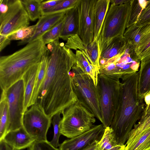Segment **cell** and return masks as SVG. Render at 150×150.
Segmentation results:
<instances>
[{
    "label": "cell",
    "instance_id": "obj_30",
    "mask_svg": "<svg viewBox=\"0 0 150 150\" xmlns=\"http://www.w3.org/2000/svg\"><path fill=\"white\" fill-rule=\"evenodd\" d=\"M79 0H62L54 7L42 10V16L65 12L76 6Z\"/></svg>",
    "mask_w": 150,
    "mask_h": 150
},
{
    "label": "cell",
    "instance_id": "obj_34",
    "mask_svg": "<svg viewBox=\"0 0 150 150\" xmlns=\"http://www.w3.org/2000/svg\"><path fill=\"white\" fill-rule=\"evenodd\" d=\"M150 47V31L140 40L139 44L135 48V52L139 59L141 55Z\"/></svg>",
    "mask_w": 150,
    "mask_h": 150
},
{
    "label": "cell",
    "instance_id": "obj_38",
    "mask_svg": "<svg viewBox=\"0 0 150 150\" xmlns=\"http://www.w3.org/2000/svg\"><path fill=\"white\" fill-rule=\"evenodd\" d=\"M0 17L5 15L8 8V0H0Z\"/></svg>",
    "mask_w": 150,
    "mask_h": 150
},
{
    "label": "cell",
    "instance_id": "obj_41",
    "mask_svg": "<svg viewBox=\"0 0 150 150\" xmlns=\"http://www.w3.org/2000/svg\"><path fill=\"white\" fill-rule=\"evenodd\" d=\"M139 59L141 62H144L150 59V47L141 55Z\"/></svg>",
    "mask_w": 150,
    "mask_h": 150
},
{
    "label": "cell",
    "instance_id": "obj_17",
    "mask_svg": "<svg viewBox=\"0 0 150 150\" xmlns=\"http://www.w3.org/2000/svg\"><path fill=\"white\" fill-rule=\"evenodd\" d=\"M79 31V16L77 5L66 12L59 38L67 41L70 37L78 35Z\"/></svg>",
    "mask_w": 150,
    "mask_h": 150
},
{
    "label": "cell",
    "instance_id": "obj_21",
    "mask_svg": "<svg viewBox=\"0 0 150 150\" xmlns=\"http://www.w3.org/2000/svg\"><path fill=\"white\" fill-rule=\"evenodd\" d=\"M126 28L123 36L127 43L135 48L140 40L150 31V22L138 26L133 24Z\"/></svg>",
    "mask_w": 150,
    "mask_h": 150
},
{
    "label": "cell",
    "instance_id": "obj_40",
    "mask_svg": "<svg viewBox=\"0 0 150 150\" xmlns=\"http://www.w3.org/2000/svg\"><path fill=\"white\" fill-rule=\"evenodd\" d=\"M10 41L7 36L0 35V51L1 52L10 43Z\"/></svg>",
    "mask_w": 150,
    "mask_h": 150
},
{
    "label": "cell",
    "instance_id": "obj_32",
    "mask_svg": "<svg viewBox=\"0 0 150 150\" xmlns=\"http://www.w3.org/2000/svg\"><path fill=\"white\" fill-rule=\"evenodd\" d=\"M36 24L22 28L8 35L7 38L10 41L20 40L23 41L32 36L35 33Z\"/></svg>",
    "mask_w": 150,
    "mask_h": 150
},
{
    "label": "cell",
    "instance_id": "obj_8",
    "mask_svg": "<svg viewBox=\"0 0 150 150\" xmlns=\"http://www.w3.org/2000/svg\"><path fill=\"white\" fill-rule=\"evenodd\" d=\"M2 91L4 93L8 107L9 121L6 133L23 127L25 100L23 79L19 80Z\"/></svg>",
    "mask_w": 150,
    "mask_h": 150
},
{
    "label": "cell",
    "instance_id": "obj_18",
    "mask_svg": "<svg viewBox=\"0 0 150 150\" xmlns=\"http://www.w3.org/2000/svg\"><path fill=\"white\" fill-rule=\"evenodd\" d=\"M40 63V62L30 67L25 73L22 78L24 83V112L30 106L31 99Z\"/></svg>",
    "mask_w": 150,
    "mask_h": 150
},
{
    "label": "cell",
    "instance_id": "obj_23",
    "mask_svg": "<svg viewBox=\"0 0 150 150\" xmlns=\"http://www.w3.org/2000/svg\"><path fill=\"white\" fill-rule=\"evenodd\" d=\"M100 150H115L125 148V145L119 144L110 127L104 128L102 136L98 142Z\"/></svg>",
    "mask_w": 150,
    "mask_h": 150
},
{
    "label": "cell",
    "instance_id": "obj_14",
    "mask_svg": "<svg viewBox=\"0 0 150 150\" xmlns=\"http://www.w3.org/2000/svg\"><path fill=\"white\" fill-rule=\"evenodd\" d=\"M48 15H42L36 24V28L34 34L29 38L19 41L18 45H22L41 38L63 18L66 12Z\"/></svg>",
    "mask_w": 150,
    "mask_h": 150
},
{
    "label": "cell",
    "instance_id": "obj_15",
    "mask_svg": "<svg viewBox=\"0 0 150 150\" xmlns=\"http://www.w3.org/2000/svg\"><path fill=\"white\" fill-rule=\"evenodd\" d=\"M2 140L14 150H21L28 148L35 141L23 127L7 132Z\"/></svg>",
    "mask_w": 150,
    "mask_h": 150
},
{
    "label": "cell",
    "instance_id": "obj_24",
    "mask_svg": "<svg viewBox=\"0 0 150 150\" xmlns=\"http://www.w3.org/2000/svg\"><path fill=\"white\" fill-rule=\"evenodd\" d=\"M48 58L47 49L43 55L40 63L32 96L30 106L36 103L39 89L44 80L47 70Z\"/></svg>",
    "mask_w": 150,
    "mask_h": 150
},
{
    "label": "cell",
    "instance_id": "obj_36",
    "mask_svg": "<svg viewBox=\"0 0 150 150\" xmlns=\"http://www.w3.org/2000/svg\"><path fill=\"white\" fill-rule=\"evenodd\" d=\"M150 22V0H147L146 5L142 11L136 23V26H140Z\"/></svg>",
    "mask_w": 150,
    "mask_h": 150
},
{
    "label": "cell",
    "instance_id": "obj_25",
    "mask_svg": "<svg viewBox=\"0 0 150 150\" xmlns=\"http://www.w3.org/2000/svg\"><path fill=\"white\" fill-rule=\"evenodd\" d=\"M8 102L4 93L2 91L0 102V141L6 134L9 121Z\"/></svg>",
    "mask_w": 150,
    "mask_h": 150
},
{
    "label": "cell",
    "instance_id": "obj_44",
    "mask_svg": "<svg viewBox=\"0 0 150 150\" xmlns=\"http://www.w3.org/2000/svg\"><path fill=\"white\" fill-rule=\"evenodd\" d=\"M125 147L121 149H117V150H125Z\"/></svg>",
    "mask_w": 150,
    "mask_h": 150
},
{
    "label": "cell",
    "instance_id": "obj_26",
    "mask_svg": "<svg viewBox=\"0 0 150 150\" xmlns=\"http://www.w3.org/2000/svg\"><path fill=\"white\" fill-rule=\"evenodd\" d=\"M147 0H130L126 28L135 24L143 10L145 7Z\"/></svg>",
    "mask_w": 150,
    "mask_h": 150
},
{
    "label": "cell",
    "instance_id": "obj_37",
    "mask_svg": "<svg viewBox=\"0 0 150 150\" xmlns=\"http://www.w3.org/2000/svg\"><path fill=\"white\" fill-rule=\"evenodd\" d=\"M62 0H53L44 1L41 3V8L42 10L51 8L61 2Z\"/></svg>",
    "mask_w": 150,
    "mask_h": 150
},
{
    "label": "cell",
    "instance_id": "obj_9",
    "mask_svg": "<svg viewBox=\"0 0 150 150\" xmlns=\"http://www.w3.org/2000/svg\"><path fill=\"white\" fill-rule=\"evenodd\" d=\"M30 107L24 113L23 127L35 141L47 140L52 118L38 103H36Z\"/></svg>",
    "mask_w": 150,
    "mask_h": 150
},
{
    "label": "cell",
    "instance_id": "obj_2",
    "mask_svg": "<svg viewBox=\"0 0 150 150\" xmlns=\"http://www.w3.org/2000/svg\"><path fill=\"white\" fill-rule=\"evenodd\" d=\"M138 77L137 71L121 79L118 105L110 127L118 143L122 145L127 141L145 107L144 100L139 94Z\"/></svg>",
    "mask_w": 150,
    "mask_h": 150
},
{
    "label": "cell",
    "instance_id": "obj_42",
    "mask_svg": "<svg viewBox=\"0 0 150 150\" xmlns=\"http://www.w3.org/2000/svg\"><path fill=\"white\" fill-rule=\"evenodd\" d=\"M96 140L91 144L81 150H100L98 142Z\"/></svg>",
    "mask_w": 150,
    "mask_h": 150
},
{
    "label": "cell",
    "instance_id": "obj_27",
    "mask_svg": "<svg viewBox=\"0 0 150 150\" xmlns=\"http://www.w3.org/2000/svg\"><path fill=\"white\" fill-rule=\"evenodd\" d=\"M138 123L131 132L126 145H130L144 131L150 127V113L142 115Z\"/></svg>",
    "mask_w": 150,
    "mask_h": 150
},
{
    "label": "cell",
    "instance_id": "obj_29",
    "mask_svg": "<svg viewBox=\"0 0 150 150\" xmlns=\"http://www.w3.org/2000/svg\"><path fill=\"white\" fill-rule=\"evenodd\" d=\"M150 150V127L146 129L132 143L126 146L125 150Z\"/></svg>",
    "mask_w": 150,
    "mask_h": 150
},
{
    "label": "cell",
    "instance_id": "obj_35",
    "mask_svg": "<svg viewBox=\"0 0 150 150\" xmlns=\"http://www.w3.org/2000/svg\"><path fill=\"white\" fill-rule=\"evenodd\" d=\"M28 148V150H59L47 140L35 141Z\"/></svg>",
    "mask_w": 150,
    "mask_h": 150
},
{
    "label": "cell",
    "instance_id": "obj_43",
    "mask_svg": "<svg viewBox=\"0 0 150 150\" xmlns=\"http://www.w3.org/2000/svg\"><path fill=\"white\" fill-rule=\"evenodd\" d=\"M129 0H110V3L115 5H120L125 4Z\"/></svg>",
    "mask_w": 150,
    "mask_h": 150
},
{
    "label": "cell",
    "instance_id": "obj_1",
    "mask_svg": "<svg viewBox=\"0 0 150 150\" xmlns=\"http://www.w3.org/2000/svg\"><path fill=\"white\" fill-rule=\"evenodd\" d=\"M47 70L36 103L52 118L59 112L62 114L77 101L70 74L76 57V54L59 39L47 44Z\"/></svg>",
    "mask_w": 150,
    "mask_h": 150
},
{
    "label": "cell",
    "instance_id": "obj_19",
    "mask_svg": "<svg viewBox=\"0 0 150 150\" xmlns=\"http://www.w3.org/2000/svg\"><path fill=\"white\" fill-rule=\"evenodd\" d=\"M110 0H96L93 11V41L98 40Z\"/></svg>",
    "mask_w": 150,
    "mask_h": 150
},
{
    "label": "cell",
    "instance_id": "obj_11",
    "mask_svg": "<svg viewBox=\"0 0 150 150\" xmlns=\"http://www.w3.org/2000/svg\"><path fill=\"white\" fill-rule=\"evenodd\" d=\"M96 0H79L77 6L79 16L78 35L86 45L93 41V11Z\"/></svg>",
    "mask_w": 150,
    "mask_h": 150
},
{
    "label": "cell",
    "instance_id": "obj_13",
    "mask_svg": "<svg viewBox=\"0 0 150 150\" xmlns=\"http://www.w3.org/2000/svg\"><path fill=\"white\" fill-rule=\"evenodd\" d=\"M67 48L79 50L88 58L93 65L100 69V52L98 40H96L88 45L85 44L78 34L69 38L65 45Z\"/></svg>",
    "mask_w": 150,
    "mask_h": 150
},
{
    "label": "cell",
    "instance_id": "obj_33",
    "mask_svg": "<svg viewBox=\"0 0 150 150\" xmlns=\"http://www.w3.org/2000/svg\"><path fill=\"white\" fill-rule=\"evenodd\" d=\"M62 114L61 112H59L52 117V123L54 129V135L52 139L50 142L52 145L55 148L59 147L60 144L59 142V139L60 135V125L62 119L61 115Z\"/></svg>",
    "mask_w": 150,
    "mask_h": 150
},
{
    "label": "cell",
    "instance_id": "obj_45",
    "mask_svg": "<svg viewBox=\"0 0 150 150\" xmlns=\"http://www.w3.org/2000/svg\"></svg>",
    "mask_w": 150,
    "mask_h": 150
},
{
    "label": "cell",
    "instance_id": "obj_39",
    "mask_svg": "<svg viewBox=\"0 0 150 150\" xmlns=\"http://www.w3.org/2000/svg\"><path fill=\"white\" fill-rule=\"evenodd\" d=\"M145 107L142 115H145L150 113V92L144 98Z\"/></svg>",
    "mask_w": 150,
    "mask_h": 150
},
{
    "label": "cell",
    "instance_id": "obj_7",
    "mask_svg": "<svg viewBox=\"0 0 150 150\" xmlns=\"http://www.w3.org/2000/svg\"><path fill=\"white\" fill-rule=\"evenodd\" d=\"M62 114L60 133L69 138L88 130L96 121L94 115L78 101L66 109Z\"/></svg>",
    "mask_w": 150,
    "mask_h": 150
},
{
    "label": "cell",
    "instance_id": "obj_31",
    "mask_svg": "<svg viewBox=\"0 0 150 150\" xmlns=\"http://www.w3.org/2000/svg\"><path fill=\"white\" fill-rule=\"evenodd\" d=\"M64 17L41 37L42 42L45 45L59 39L64 23Z\"/></svg>",
    "mask_w": 150,
    "mask_h": 150
},
{
    "label": "cell",
    "instance_id": "obj_12",
    "mask_svg": "<svg viewBox=\"0 0 150 150\" xmlns=\"http://www.w3.org/2000/svg\"><path fill=\"white\" fill-rule=\"evenodd\" d=\"M104 131L102 124L94 125L85 132L64 140L60 144L59 150H81L95 141H100Z\"/></svg>",
    "mask_w": 150,
    "mask_h": 150
},
{
    "label": "cell",
    "instance_id": "obj_5",
    "mask_svg": "<svg viewBox=\"0 0 150 150\" xmlns=\"http://www.w3.org/2000/svg\"><path fill=\"white\" fill-rule=\"evenodd\" d=\"M118 77L99 73L97 85L102 124L110 127L118 105L121 82Z\"/></svg>",
    "mask_w": 150,
    "mask_h": 150
},
{
    "label": "cell",
    "instance_id": "obj_10",
    "mask_svg": "<svg viewBox=\"0 0 150 150\" xmlns=\"http://www.w3.org/2000/svg\"><path fill=\"white\" fill-rule=\"evenodd\" d=\"M6 13L0 17V35L7 36L22 28L28 26L30 20L20 0H8Z\"/></svg>",
    "mask_w": 150,
    "mask_h": 150
},
{
    "label": "cell",
    "instance_id": "obj_20",
    "mask_svg": "<svg viewBox=\"0 0 150 150\" xmlns=\"http://www.w3.org/2000/svg\"><path fill=\"white\" fill-rule=\"evenodd\" d=\"M138 73L139 94L140 98L144 100L145 97L150 92V59L141 62Z\"/></svg>",
    "mask_w": 150,
    "mask_h": 150
},
{
    "label": "cell",
    "instance_id": "obj_6",
    "mask_svg": "<svg viewBox=\"0 0 150 150\" xmlns=\"http://www.w3.org/2000/svg\"><path fill=\"white\" fill-rule=\"evenodd\" d=\"M130 5V0L121 5H110L98 40L100 54L113 39L123 36L126 28Z\"/></svg>",
    "mask_w": 150,
    "mask_h": 150
},
{
    "label": "cell",
    "instance_id": "obj_28",
    "mask_svg": "<svg viewBox=\"0 0 150 150\" xmlns=\"http://www.w3.org/2000/svg\"><path fill=\"white\" fill-rule=\"evenodd\" d=\"M42 1L21 0L30 20L34 21L42 16L41 4Z\"/></svg>",
    "mask_w": 150,
    "mask_h": 150
},
{
    "label": "cell",
    "instance_id": "obj_16",
    "mask_svg": "<svg viewBox=\"0 0 150 150\" xmlns=\"http://www.w3.org/2000/svg\"><path fill=\"white\" fill-rule=\"evenodd\" d=\"M127 43L123 36L117 37L111 41L108 46L101 53L100 58L105 62L120 59L125 54Z\"/></svg>",
    "mask_w": 150,
    "mask_h": 150
},
{
    "label": "cell",
    "instance_id": "obj_3",
    "mask_svg": "<svg viewBox=\"0 0 150 150\" xmlns=\"http://www.w3.org/2000/svg\"><path fill=\"white\" fill-rule=\"evenodd\" d=\"M47 49L41 38L28 43L14 53L0 58V85L5 91L22 79L32 66L40 62Z\"/></svg>",
    "mask_w": 150,
    "mask_h": 150
},
{
    "label": "cell",
    "instance_id": "obj_4",
    "mask_svg": "<svg viewBox=\"0 0 150 150\" xmlns=\"http://www.w3.org/2000/svg\"><path fill=\"white\" fill-rule=\"evenodd\" d=\"M70 74L77 101L102 122L97 89L93 80L75 64L72 67Z\"/></svg>",
    "mask_w": 150,
    "mask_h": 150
},
{
    "label": "cell",
    "instance_id": "obj_22",
    "mask_svg": "<svg viewBox=\"0 0 150 150\" xmlns=\"http://www.w3.org/2000/svg\"><path fill=\"white\" fill-rule=\"evenodd\" d=\"M76 55L75 65L92 78L97 86L99 69L91 64L88 58L80 51L76 50Z\"/></svg>",
    "mask_w": 150,
    "mask_h": 150
}]
</instances>
